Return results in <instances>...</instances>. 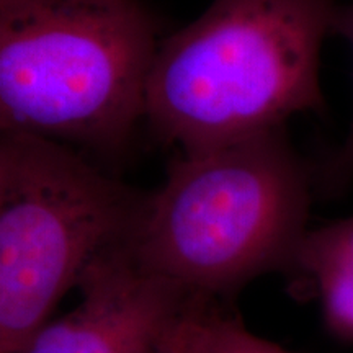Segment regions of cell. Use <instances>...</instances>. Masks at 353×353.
<instances>
[{"label":"cell","mask_w":353,"mask_h":353,"mask_svg":"<svg viewBox=\"0 0 353 353\" xmlns=\"http://www.w3.org/2000/svg\"><path fill=\"white\" fill-rule=\"evenodd\" d=\"M335 37H343L353 46V3L341 6L335 23ZM353 182V120L348 134L341 148L325 159L324 164L314 170V185L327 196L345 192Z\"/></svg>","instance_id":"ba28073f"},{"label":"cell","mask_w":353,"mask_h":353,"mask_svg":"<svg viewBox=\"0 0 353 353\" xmlns=\"http://www.w3.org/2000/svg\"><path fill=\"white\" fill-rule=\"evenodd\" d=\"M293 270L314 283L329 332L353 342V216L306 231Z\"/></svg>","instance_id":"8992f818"},{"label":"cell","mask_w":353,"mask_h":353,"mask_svg":"<svg viewBox=\"0 0 353 353\" xmlns=\"http://www.w3.org/2000/svg\"><path fill=\"white\" fill-rule=\"evenodd\" d=\"M157 34L138 0H0V131L121 152Z\"/></svg>","instance_id":"3957f363"},{"label":"cell","mask_w":353,"mask_h":353,"mask_svg":"<svg viewBox=\"0 0 353 353\" xmlns=\"http://www.w3.org/2000/svg\"><path fill=\"white\" fill-rule=\"evenodd\" d=\"M312 185L283 128L182 152L145 193L126 249L192 296H226L263 273L293 270Z\"/></svg>","instance_id":"7a4b0ae2"},{"label":"cell","mask_w":353,"mask_h":353,"mask_svg":"<svg viewBox=\"0 0 353 353\" xmlns=\"http://www.w3.org/2000/svg\"><path fill=\"white\" fill-rule=\"evenodd\" d=\"M76 309L48 321L15 353H167L195 296L144 270L126 245L83 272Z\"/></svg>","instance_id":"5b68a950"},{"label":"cell","mask_w":353,"mask_h":353,"mask_svg":"<svg viewBox=\"0 0 353 353\" xmlns=\"http://www.w3.org/2000/svg\"><path fill=\"white\" fill-rule=\"evenodd\" d=\"M169 353H290L250 334L206 298H195L172 334Z\"/></svg>","instance_id":"52a82bcc"},{"label":"cell","mask_w":353,"mask_h":353,"mask_svg":"<svg viewBox=\"0 0 353 353\" xmlns=\"http://www.w3.org/2000/svg\"><path fill=\"white\" fill-rule=\"evenodd\" d=\"M144 198L68 144L0 131V353L19 350L97 259L128 244Z\"/></svg>","instance_id":"277c9868"},{"label":"cell","mask_w":353,"mask_h":353,"mask_svg":"<svg viewBox=\"0 0 353 353\" xmlns=\"http://www.w3.org/2000/svg\"><path fill=\"white\" fill-rule=\"evenodd\" d=\"M167 353H169V352H167Z\"/></svg>","instance_id":"9c48e42d"},{"label":"cell","mask_w":353,"mask_h":353,"mask_svg":"<svg viewBox=\"0 0 353 353\" xmlns=\"http://www.w3.org/2000/svg\"><path fill=\"white\" fill-rule=\"evenodd\" d=\"M337 0H213L159 44L145 85L154 134L198 152L322 112L319 68Z\"/></svg>","instance_id":"6da1fadb"}]
</instances>
